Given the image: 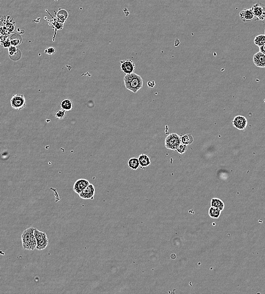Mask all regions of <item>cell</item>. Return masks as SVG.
Masks as SVG:
<instances>
[{"mask_svg": "<svg viewBox=\"0 0 265 294\" xmlns=\"http://www.w3.org/2000/svg\"><path fill=\"white\" fill-rule=\"evenodd\" d=\"M121 71L125 74H130L134 73L135 70V64L131 59H126L121 61Z\"/></svg>", "mask_w": 265, "mask_h": 294, "instance_id": "cell-7", "label": "cell"}, {"mask_svg": "<svg viewBox=\"0 0 265 294\" xmlns=\"http://www.w3.org/2000/svg\"><path fill=\"white\" fill-rule=\"evenodd\" d=\"M18 35H17V36L16 38H14L12 36L10 38V41H11V45L13 46H15V47H17L18 45H19V44L22 43V39L21 38V37L19 36V37L18 38Z\"/></svg>", "mask_w": 265, "mask_h": 294, "instance_id": "cell-21", "label": "cell"}, {"mask_svg": "<svg viewBox=\"0 0 265 294\" xmlns=\"http://www.w3.org/2000/svg\"><path fill=\"white\" fill-rule=\"evenodd\" d=\"M61 108L65 111H70L74 108V104L70 98L63 99L61 103Z\"/></svg>", "mask_w": 265, "mask_h": 294, "instance_id": "cell-14", "label": "cell"}, {"mask_svg": "<svg viewBox=\"0 0 265 294\" xmlns=\"http://www.w3.org/2000/svg\"><path fill=\"white\" fill-rule=\"evenodd\" d=\"M187 149V145L184 144L181 142L180 144L179 145V146L178 147L177 149H176V151L179 154H183L186 152Z\"/></svg>", "mask_w": 265, "mask_h": 294, "instance_id": "cell-22", "label": "cell"}, {"mask_svg": "<svg viewBox=\"0 0 265 294\" xmlns=\"http://www.w3.org/2000/svg\"><path fill=\"white\" fill-rule=\"evenodd\" d=\"M1 43H2V45L3 46V47H9L11 45V41H10V39L9 38H5V40L3 41H1Z\"/></svg>", "mask_w": 265, "mask_h": 294, "instance_id": "cell-24", "label": "cell"}, {"mask_svg": "<svg viewBox=\"0 0 265 294\" xmlns=\"http://www.w3.org/2000/svg\"><path fill=\"white\" fill-rule=\"evenodd\" d=\"M234 126L239 130H243L246 128L248 124L247 119L242 115L236 116L232 121Z\"/></svg>", "mask_w": 265, "mask_h": 294, "instance_id": "cell-9", "label": "cell"}, {"mask_svg": "<svg viewBox=\"0 0 265 294\" xmlns=\"http://www.w3.org/2000/svg\"><path fill=\"white\" fill-rule=\"evenodd\" d=\"M140 165V162H139L138 158H136V157L131 158L128 161V166L132 170H136L138 169Z\"/></svg>", "mask_w": 265, "mask_h": 294, "instance_id": "cell-16", "label": "cell"}, {"mask_svg": "<svg viewBox=\"0 0 265 294\" xmlns=\"http://www.w3.org/2000/svg\"><path fill=\"white\" fill-rule=\"evenodd\" d=\"M254 43L258 47H260L265 44V35H259L254 39Z\"/></svg>", "mask_w": 265, "mask_h": 294, "instance_id": "cell-19", "label": "cell"}, {"mask_svg": "<svg viewBox=\"0 0 265 294\" xmlns=\"http://www.w3.org/2000/svg\"><path fill=\"white\" fill-rule=\"evenodd\" d=\"M125 87L127 89L137 93L143 87V80L142 76L136 73L126 74L123 78Z\"/></svg>", "mask_w": 265, "mask_h": 294, "instance_id": "cell-1", "label": "cell"}, {"mask_svg": "<svg viewBox=\"0 0 265 294\" xmlns=\"http://www.w3.org/2000/svg\"><path fill=\"white\" fill-rule=\"evenodd\" d=\"M181 142L180 137L176 133L169 134L165 141V145L166 148L171 150H175Z\"/></svg>", "mask_w": 265, "mask_h": 294, "instance_id": "cell-4", "label": "cell"}, {"mask_svg": "<svg viewBox=\"0 0 265 294\" xmlns=\"http://www.w3.org/2000/svg\"><path fill=\"white\" fill-rule=\"evenodd\" d=\"M89 182L85 179H79L76 180L73 186V191L79 195L82 191L85 189L89 184Z\"/></svg>", "mask_w": 265, "mask_h": 294, "instance_id": "cell-10", "label": "cell"}, {"mask_svg": "<svg viewBox=\"0 0 265 294\" xmlns=\"http://www.w3.org/2000/svg\"><path fill=\"white\" fill-rule=\"evenodd\" d=\"M65 115H66V111L63 110H57L54 113V117L58 119H63L65 117Z\"/></svg>", "mask_w": 265, "mask_h": 294, "instance_id": "cell-23", "label": "cell"}, {"mask_svg": "<svg viewBox=\"0 0 265 294\" xmlns=\"http://www.w3.org/2000/svg\"><path fill=\"white\" fill-rule=\"evenodd\" d=\"M56 52V48L54 47H48L45 50V53H46L47 55H53Z\"/></svg>", "mask_w": 265, "mask_h": 294, "instance_id": "cell-25", "label": "cell"}, {"mask_svg": "<svg viewBox=\"0 0 265 294\" xmlns=\"http://www.w3.org/2000/svg\"><path fill=\"white\" fill-rule=\"evenodd\" d=\"M239 17L244 22L250 20H257L253 12L251 9H244L241 11L239 13Z\"/></svg>", "mask_w": 265, "mask_h": 294, "instance_id": "cell-11", "label": "cell"}, {"mask_svg": "<svg viewBox=\"0 0 265 294\" xmlns=\"http://www.w3.org/2000/svg\"><path fill=\"white\" fill-rule=\"evenodd\" d=\"M11 107L15 110H20L23 109L27 104V100L24 96L22 94L13 95L10 100Z\"/></svg>", "mask_w": 265, "mask_h": 294, "instance_id": "cell-3", "label": "cell"}, {"mask_svg": "<svg viewBox=\"0 0 265 294\" xmlns=\"http://www.w3.org/2000/svg\"></svg>", "mask_w": 265, "mask_h": 294, "instance_id": "cell-28", "label": "cell"}, {"mask_svg": "<svg viewBox=\"0 0 265 294\" xmlns=\"http://www.w3.org/2000/svg\"><path fill=\"white\" fill-rule=\"evenodd\" d=\"M139 160L140 162V166L144 167H147L149 165H151V161L150 157L146 154H142L139 156Z\"/></svg>", "mask_w": 265, "mask_h": 294, "instance_id": "cell-15", "label": "cell"}, {"mask_svg": "<svg viewBox=\"0 0 265 294\" xmlns=\"http://www.w3.org/2000/svg\"><path fill=\"white\" fill-rule=\"evenodd\" d=\"M221 210L213 207H211L209 210V214L210 217L213 218H218L220 215Z\"/></svg>", "mask_w": 265, "mask_h": 294, "instance_id": "cell-20", "label": "cell"}, {"mask_svg": "<svg viewBox=\"0 0 265 294\" xmlns=\"http://www.w3.org/2000/svg\"><path fill=\"white\" fill-rule=\"evenodd\" d=\"M211 206L218 208L220 210H223L225 207L223 202L218 198H213L211 201Z\"/></svg>", "mask_w": 265, "mask_h": 294, "instance_id": "cell-17", "label": "cell"}, {"mask_svg": "<svg viewBox=\"0 0 265 294\" xmlns=\"http://www.w3.org/2000/svg\"><path fill=\"white\" fill-rule=\"evenodd\" d=\"M96 189L93 184H89L85 189L82 191L79 195V196L83 199H93L95 196Z\"/></svg>", "mask_w": 265, "mask_h": 294, "instance_id": "cell-8", "label": "cell"}, {"mask_svg": "<svg viewBox=\"0 0 265 294\" xmlns=\"http://www.w3.org/2000/svg\"><path fill=\"white\" fill-rule=\"evenodd\" d=\"M34 234L37 241V246L36 249L41 251L46 248L49 244V239L45 233L39 231L35 228Z\"/></svg>", "mask_w": 265, "mask_h": 294, "instance_id": "cell-5", "label": "cell"}, {"mask_svg": "<svg viewBox=\"0 0 265 294\" xmlns=\"http://www.w3.org/2000/svg\"><path fill=\"white\" fill-rule=\"evenodd\" d=\"M181 142L186 145H189L193 142V138L191 134H185L180 136Z\"/></svg>", "mask_w": 265, "mask_h": 294, "instance_id": "cell-18", "label": "cell"}, {"mask_svg": "<svg viewBox=\"0 0 265 294\" xmlns=\"http://www.w3.org/2000/svg\"><path fill=\"white\" fill-rule=\"evenodd\" d=\"M253 61L256 66L259 68L265 67V54L258 52L253 57Z\"/></svg>", "mask_w": 265, "mask_h": 294, "instance_id": "cell-12", "label": "cell"}, {"mask_svg": "<svg viewBox=\"0 0 265 294\" xmlns=\"http://www.w3.org/2000/svg\"><path fill=\"white\" fill-rule=\"evenodd\" d=\"M8 52L10 58L13 61L19 60V58L22 56L21 52L15 46L11 45L8 48Z\"/></svg>", "mask_w": 265, "mask_h": 294, "instance_id": "cell-13", "label": "cell"}, {"mask_svg": "<svg viewBox=\"0 0 265 294\" xmlns=\"http://www.w3.org/2000/svg\"><path fill=\"white\" fill-rule=\"evenodd\" d=\"M35 228L31 227L25 230L22 234V246L24 249L33 250L36 248L37 241L34 234Z\"/></svg>", "mask_w": 265, "mask_h": 294, "instance_id": "cell-2", "label": "cell"}, {"mask_svg": "<svg viewBox=\"0 0 265 294\" xmlns=\"http://www.w3.org/2000/svg\"><path fill=\"white\" fill-rule=\"evenodd\" d=\"M251 9L253 12L257 21L265 20V6L264 5L261 3H257L253 5Z\"/></svg>", "mask_w": 265, "mask_h": 294, "instance_id": "cell-6", "label": "cell"}, {"mask_svg": "<svg viewBox=\"0 0 265 294\" xmlns=\"http://www.w3.org/2000/svg\"><path fill=\"white\" fill-rule=\"evenodd\" d=\"M147 85L149 87H151V88H153L154 87V86L156 85V83L154 81H149L147 83Z\"/></svg>", "mask_w": 265, "mask_h": 294, "instance_id": "cell-26", "label": "cell"}, {"mask_svg": "<svg viewBox=\"0 0 265 294\" xmlns=\"http://www.w3.org/2000/svg\"><path fill=\"white\" fill-rule=\"evenodd\" d=\"M259 48V52H261V53L265 54V44H264L262 46L260 47Z\"/></svg>", "mask_w": 265, "mask_h": 294, "instance_id": "cell-27", "label": "cell"}]
</instances>
